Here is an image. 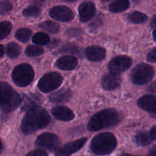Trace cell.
I'll list each match as a JSON object with an SVG mask.
<instances>
[{
  "instance_id": "6da1fadb",
  "label": "cell",
  "mask_w": 156,
  "mask_h": 156,
  "mask_svg": "<svg viewBox=\"0 0 156 156\" xmlns=\"http://www.w3.org/2000/svg\"><path fill=\"white\" fill-rule=\"evenodd\" d=\"M50 117L43 108L35 106L26 114L21 123V130L24 134H31L44 128L50 123Z\"/></svg>"
},
{
  "instance_id": "7a4b0ae2",
  "label": "cell",
  "mask_w": 156,
  "mask_h": 156,
  "mask_svg": "<svg viewBox=\"0 0 156 156\" xmlns=\"http://www.w3.org/2000/svg\"><path fill=\"white\" fill-rule=\"evenodd\" d=\"M120 114L114 109H106L94 114L88 124L90 131H98L117 125L120 122Z\"/></svg>"
},
{
  "instance_id": "3957f363",
  "label": "cell",
  "mask_w": 156,
  "mask_h": 156,
  "mask_svg": "<svg viewBox=\"0 0 156 156\" xmlns=\"http://www.w3.org/2000/svg\"><path fill=\"white\" fill-rule=\"evenodd\" d=\"M0 95L1 109L5 113L12 112L18 108L21 102V98L19 94L5 82H1Z\"/></svg>"
},
{
  "instance_id": "277c9868",
  "label": "cell",
  "mask_w": 156,
  "mask_h": 156,
  "mask_svg": "<svg viewBox=\"0 0 156 156\" xmlns=\"http://www.w3.org/2000/svg\"><path fill=\"white\" fill-rule=\"evenodd\" d=\"M116 137L111 133H104L96 136L91 143V149L94 153L105 155L111 153L117 146Z\"/></svg>"
},
{
  "instance_id": "5b68a950",
  "label": "cell",
  "mask_w": 156,
  "mask_h": 156,
  "mask_svg": "<svg viewBox=\"0 0 156 156\" xmlns=\"http://www.w3.org/2000/svg\"><path fill=\"white\" fill-rule=\"evenodd\" d=\"M12 79L17 85L21 87L27 86L33 81L34 73L31 66L22 63L17 66L12 72Z\"/></svg>"
},
{
  "instance_id": "8992f818",
  "label": "cell",
  "mask_w": 156,
  "mask_h": 156,
  "mask_svg": "<svg viewBox=\"0 0 156 156\" xmlns=\"http://www.w3.org/2000/svg\"><path fill=\"white\" fill-rule=\"evenodd\" d=\"M155 76L154 69L151 66L145 63L137 65L133 69L131 79L136 85H146L149 83Z\"/></svg>"
},
{
  "instance_id": "52a82bcc",
  "label": "cell",
  "mask_w": 156,
  "mask_h": 156,
  "mask_svg": "<svg viewBox=\"0 0 156 156\" xmlns=\"http://www.w3.org/2000/svg\"><path fill=\"white\" fill-rule=\"evenodd\" d=\"M62 77L57 73H49L44 75L38 82V88L43 92H50L60 86Z\"/></svg>"
},
{
  "instance_id": "ba28073f",
  "label": "cell",
  "mask_w": 156,
  "mask_h": 156,
  "mask_svg": "<svg viewBox=\"0 0 156 156\" xmlns=\"http://www.w3.org/2000/svg\"><path fill=\"white\" fill-rule=\"evenodd\" d=\"M37 147L46 149L50 151H55L59 146V138L50 133H44L37 137L36 140Z\"/></svg>"
},
{
  "instance_id": "9c48e42d",
  "label": "cell",
  "mask_w": 156,
  "mask_h": 156,
  "mask_svg": "<svg viewBox=\"0 0 156 156\" xmlns=\"http://www.w3.org/2000/svg\"><path fill=\"white\" fill-rule=\"evenodd\" d=\"M132 65V60L126 56H119L114 58L110 62L108 69L111 73L120 74V73L126 71Z\"/></svg>"
},
{
  "instance_id": "30bf717a",
  "label": "cell",
  "mask_w": 156,
  "mask_h": 156,
  "mask_svg": "<svg viewBox=\"0 0 156 156\" xmlns=\"http://www.w3.org/2000/svg\"><path fill=\"white\" fill-rule=\"evenodd\" d=\"M50 16L57 21H69L74 18V14L73 11L66 6H56L52 9L50 12Z\"/></svg>"
},
{
  "instance_id": "8fae6325",
  "label": "cell",
  "mask_w": 156,
  "mask_h": 156,
  "mask_svg": "<svg viewBox=\"0 0 156 156\" xmlns=\"http://www.w3.org/2000/svg\"><path fill=\"white\" fill-rule=\"evenodd\" d=\"M87 141L86 138H82L66 144L63 147L61 148L56 153V156H69L75 153L84 146Z\"/></svg>"
},
{
  "instance_id": "7c38bea8",
  "label": "cell",
  "mask_w": 156,
  "mask_h": 156,
  "mask_svg": "<svg viewBox=\"0 0 156 156\" xmlns=\"http://www.w3.org/2000/svg\"><path fill=\"white\" fill-rule=\"evenodd\" d=\"M138 105L145 111L150 113L152 117H156V97L145 95L139 99Z\"/></svg>"
},
{
  "instance_id": "4fadbf2b",
  "label": "cell",
  "mask_w": 156,
  "mask_h": 156,
  "mask_svg": "<svg viewBox=\"0 0 156 156\" xmlns=\"http://www.w3.org/2000/svg\"><path fill=\"white\" fill-rule=\"evenodd\" d=\"M95 6L91 2H85L79 8V18L82 22L89 21L95 14Z\"/></svg>"
},
{
  "instance_id": "5bb4252c",
  "label": "cell",
  "mask_w": 156,
  "mask_h": 156,
  "mask_svg": "<svg viewBox=\"0 0 156 156\" xmlns=\"http://www.w3.org/2000/svg\"><path fill=\"white\" fill-rule=\"evenodd\" d=\"M85 56L90 61H101L106 56V50L103 47L91 46L85 50Z\"/></svg>"
},
{
  "instance_id": "9a60e30c",
  "label": "cell",
  "mask_w": 156,
  "mask_h": 156,
  "mask_svg": "<svg viewBox=\"0 0 156 156\" xmlns=\"http://www.w3.org/2000/svg\"><path fill=\"white\" fill-rule=\"evenodd\" d=\"M121 83V79L119 74L109 73L105 75L102 79V86L106 90H114L118 88Z\"/></svg>"
},
{
  "instance_id": "2e32d148",
  "label": "cell",
  "mask_w": 156,
  "mask_h": 156,
  "mask_svg": "<svg viewBox=\"0 0 156 156\" xmlns=\"http://www.w3.org/2000/svg\"><path fill=\"white\" fill-rule=\"evenodd\" d=\"M51 112L55 118L62 121H69L75 117L73 111L64 106L55 107L52 109Z\"/></svg>"
},
{
  "instance_id": "e0dca14e",
  "label": "cell",
  "mask_w": 156,
  "mask_h": 156,
  "mask_svg": "<svg viewBox=\"0 0 156 156\" xmlns=\"http://www.w3.org/2000/svg\"><path fill=\"white\" fill-rule=\"evenodd\" d=\"M78 64L77 59L72 56H65L58 59L56 66L62 70H71L76 68Z\"/></svg>"
},
{
  "instance_id": "ac0fdd59",
  "label": "cell",
  "mask_w": 156,
  "mask_h": 156,
  "mask_svg": "<svg viewBox=\"0 0 156 156\" xmlns=\"http://www.w3.org/2000/svg\"><path fill=\"white\" fill-rule=\"evenodd\" d=\"M72 94L69 89L62 88L60 91L51 94L50 97V101L53 103H63L69 100Z\"/></svg>"
},
{
  "instance_id": "d6986e66",
  "label": "cell",
  "mask_w": 156,
  "mask_h": 156,
  "mask_svg": "<svg viewBox=\"0 0 156 156\" xmlns=\"http://www.w3.org/2000/svg\"><path fill=\"white\" fill-rule=\"evenodd\" d=\"M129 2L128 0H116L111 3L109 6V9L111 12H120L126 10L129 8Z\"/></svg>"
},
{
  "instance_id": "ffe728a7",
  "label": "cell",
  "mask_w": 156,
  "mask_h": 156,
  "mask_svg": "<svg viewBox=\"0 0 156 156\" xmlns=\"http://www.w3.org/2000/svg\"><path fill=\"white\" fill-rule=\"evenodd\" d=\"M152 136L147 132H140L136 136V141L140 146H148L152 142Z\"/></svg>"
},
{
  "instance_id": "44dd1931",
  "label": "cell",
  "mask_w": 156,
  "mask_h": 156,
  "mask_svg": "<svg viewBox=\"0 0 156 156\" xmlns=\"http://www.w3.org/2000/svg\"><path fill=\"white\" fill-rule=\"evenodd\" d=\"M40 27L50 34H56L59 30V25L51 21H44L40 24Z\"/></svg>"
},
{
  "instance_id": "7402d4cb",
  "label": "cell",
  "mask_w": 156,
  "mask_h": 156,
  "mask_svg": "<svg viewBox=\"0 0 156 156\" xmlns=\"http://www.w3.org/2000/svg\"><path fill=\"white\" fill-rule=\"evenodd\" d=\"M128 18L131 22L136 23V24H142L147 21L148 17L141 12H134L128 16Z\"/></svg>"
},
{
  "instance_id": "603a6c76",
  "label": "cell",
  "mask_w": 156,
  "mask_h": 156,
  "mask_svg": "<svg viewBox=\"0 0 156 156\" xmlns=\"http://www.w3.org/2000/svg\"><path fill=\"white\" fill-rule=\"evenodd\" d=\"M32 41L38 45H46L50 42V37L47 34L39 32L37 33L32 38Z\"/></svg>"
},
{
  "instance_id": "cb8c5ba5",
  "label": "cell",
  "mask_w": 156,
  "mask_h": 156,
  "mask_svg": "<svg viewBox=\"0 0 156 156\" xmlns=\"http://www.w3.org/2000/svg\"><path fill=\"white\" fill-rule=\"evenodd\" d=\"M31 35V30L28 28H21L16 32V38L19 41L25 43L30 39Z\"/></svg>"
},
{
  "instance_id": "d4e9b609",
  "label": "cell",
  "mask_w": 156,
  "mask_h": 156,
  "mask_svg": "<svg viewBox=\"0 0 156 156\" xmlns=\"http://www.w3.org/2000/svg\"><path fill=\"white\" fill-rule=\"evenodd\" d=\"M21 53V47L15 43H10L7 46V54L10 58H15Z\"/></svg>"
},
{
  "instance_id": "484cf974",
  "label": "cell",
  "mask_w": 156,
  "mask_h": 156,
  "mask_svg": "<svg viewBox=\"0 0 156 156\" xmlns=\"http://www.w3.org/2000/svg\"><path fill=\"white\" fill-rule=\"evenodd\" d=\"M12 26L9 21H2L0 24V39L3 40L8 37L12 30Z\"/></svg>"
},
{
  "instance_id": "4316f807",
  "label": "cell",
  "mask_w": 156,
  "mask_h": 156,
  "mask_svg": "<svg viewBox=\"0 0 156 156\" xmlns=\"http://www.w3.org/2000/svg\"><path fill=\"white\" fill-rule=\"evenodd\" d=\"M26 54L28 56H40L44 52V50L42 47L37 46H28L26 48Z\"/></svg>"
},
{
  "instance_id": "83f0119b",
  "label": "cell",
  "mask_w": 156,
  "mask_h": 156,
  "mask_svg": "<svg viewBox=\"0 0 156 156\" xmlns=\"http://www.w3.org/2000/svg\"><path fill=\"white\" fill-rule=\"evenodd\" d=\"M41 12V9L38 6L33 5L27 8L23 11V15L26 17H36L39 15Z\"/></svg>"
},
{
  "instance_id": "f1b7e54d",
  "label": "cell",
  "mask_w": 156,
  "mask_h": 156,
  "mask_svg": "<svg viewBox=\"0 0 156 156\" xmlns=\"http://www.w3.org/2000/svg\"><path fill=\"white\" fill-rule=\"evenodd\" d=\"M12 5L11 2L8 0H2L1 6H0V13L1 15L7 13L9 11L12 10Z\"/></svg>"
},
{
  "instance_id": "f546056e",
  "label": "cell",
  "mask_w": 156,
  "mask_h": 156,
  "mask_svg": "<svg viewBox=\"0 0 156 156\" xmlns=\"http://www.w3.org/2000/svg\"><path fill=\"white\" fill-rule=\"evenodd\" d=\"M61 52H63V53H73V54H77L80 52V50H79V48L75 46H65L62 50H60Z\"/></svg>"
},
{
  "instance_id": "4dcf8cb0",
  "label": "cell",
  "mask_w": 156,
  "mask_h": 156,
  "mask_svg": "<svg viewBox=\"0 0 156 156\" xmlns=\"http://www.w3.org/2000/svg\"><path fill=\"white\" fill-rule=\"evenodd\" d=\"M26 156H48L47 153L46 152H44V150H41V149H38V150H34L30 152L29 153H27Z\"/></svg>"
},
{
  "instance_id": "1f68e13d",
  "label": "cell",
  "mask_w": 156,
  "mask_h": 156,
  "mask_svg": "<svg viewBox=\"0 0 156 156\" xmlns=\"http://www.w3.org/2000/svg\"><path fill=\"white\" fill-rule=\"evenodd\" d=\"M147 59L149 62H156V47L148 54Z\"/></svg>"
},
{
  "instance_id": "d6a6232c",
  "label": "cell",
  "mask_w": 156,
  "mask_h": 156,
  "mask_svg": "<svg viewBox=\"0 0 156 156\" xmlns=\"http://www.w3.org/2000/svg\"><path fill=\"white\" fill-rule=\"evenodd\" d=\"M101 24V20L100 18H96L91 24H90V27H94V28H97L98 26H100Z\"/></svg>"
},
{
  "instance_id": "836d02e7",
  "label": "cell",
  "mask_w": 156,
  "mask_h": 156,
  "mask_svg": "<svg viewBox=\"0 0 156 156\" xmlns=\"http://www.w3.org/2000/svg\"><path fill=\"white\" fill-rule=\"evenodd\" d=\"M148 90L149 91H152V92H156V81L155 82H152L148 88Z\"/></svg>"
},
{
  "instance_id": "e575fe53",
  "label": "cell",
  "mask_w": 156,
  "mask_h": 156,
  "mask_svg": "<svg viewBox=\"0 0 156 156\" xmlns=\"http://www.w3.org/2000/svg\"><path fill=\"white\" fill-rule=\"evenodd\" d=\"M150 134L153 140H156V126H154L150 131Z\"/></svg>"
},
{
  "instance_id": "d590c367",
  "label": "cell",
  "mask_w": 156,
  "mask_h": 156,
  "mask_svg": "<svg viewBox=\"0 0 156 156\" xmlns=\"http://www.w3.org/2000/svg\"><path fill=\"white\" fill-rule=\"evenodd\" d=\"M46 0H31V2L33 3H34L37 5H43L44 2H45Z\"/></svg>"
},
{
  "instance_id": "8d00e7d4",
  "label": "cell",
  "mask_w": 156,
  "mask_h": 156,
  "mask_svg": "<svg viewBox=\"0 0 156 156\" xmlns=\"http://www.w3.org/2000/svg\"><path fill=\"white\" fill-rule=\"evenodd\" d=\"M151 26L152 27H156V15L155 17H153V18L152 19V21H151Z\"/></svg>"
},
{
  "instance_id": "74e56055",
  "label": "cell",
  "mask_w": 156,
  "mask_h": 156,
  "mask_svg": "<svg viewBox=\"0 0 156 156\" xmlns=\"http://www.w3.org/2000/svg\"><path fill=\"white\" fill-rule=\"evenodd\" d=\"M149 156H156V146H155V147L151 150Z\"/></svg>"
},
{
  "instance_id": "f35d334b",
  "label": "cell",
  "mask_w": 156,
  "mask_h": 156,
  "mask_svg": "<svg viewBox=\"0 0 156 156\" xmlns=\"http://www.w3.org/2000/svg\"><path fill=\"white\" fill-rule=\"evenodd\" d=\"M1 48H0V50H1V52H0V54H1V57H2L3 55H4V47H3L2 45H1Z\"/></svg>"
},
{
  "instance_id": "ab89813d",
  "label": "cell",
  "mask_w": 156,
  "mask_h": 156,
  "mask_svg": "<svg viewBox=\"0 0 156 156\" xmlns=\"http://www.w3.org/2000/svg\"><path fill=\"white\" fill-rule=\"evenodd\" d=\"M153 37H154V39L156 41V29L154 30V32H153Z\"/></svg>"
},
{
  "instance_id": "60d3db41",
  "label": "cell",
  "mask_w": 156,
  "mask_h": 156,
  "mask_svg": "<svg viewBox=\"0 0 156 156\" xmlns=\"http://www.w3.org/2000/svg\"><path fill=\"white\" fill-rule=\"evenodd\" d=\"M122 156H136V155H129V154H125V155H122Z\"/></svg>"
},
{
  "instance_id": "b9f144b4",
  "label": "cell",
  "mask_w": 156,
  "mask_h": 156,
  "mask_svg": "<svg viewBox=\"0 0 156 156\" xmlns=\"http://www.w3.org/2000/svg\"><path fill=\"white\" fill-rule=\"evenodd\" d=\"M101 1L103 2H108L111 1V0H101Z\"/></svg>"
},
{
  "instance_id": "7bdbcfd3",
  "label": "cell",
  "mask_w": 156,
  "mask_h": 156,
  "mask_svg": "<svg viewBox=\"0 0 156 156\" xmlns=\"http://www.w3.org/2000/svg\"><path fill=\"white\" fill-rule=\"evenodd\" d=\"M65 1H68V2H73V1H76V0H65Z\"/></svg>"
}]
</instances>
